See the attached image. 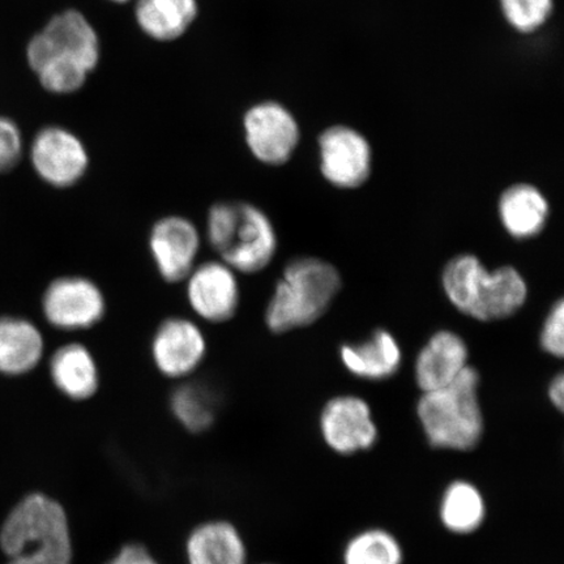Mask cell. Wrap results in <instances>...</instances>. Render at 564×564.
I'll return each mask as SVG.
<instances>
[{
  "instance_id": "obj_29",
  "label": "cell",
  "mask_w": 564,
  "mask_h": 564,
  "mask_svg": "<svg viewBox=\"0 0 564 564\" xmlns=\"http://www.w3.org/2000/svg\"><path fill=\"white\" fill-rule=\"evenodd\" d=\"M549 399L555 409L563 412L564 408V377L563 373H558L549 386Z\"/></svg>"
},
{
  "instance_id": "obj_1",
  "label": "cell",
  "mask_w": 564,
  "mask_h": 564,
  "mask_svg": "<svg viewBox=\"0 0 564 564\" xmlns=\"http://www.w3.org/2000/svg\"><path fill=\"white\" fill-rule=\"evenodd\" d=\"M26 61L47 91L74 94L100 61V40L83 13L68 10L33 35L26 46Z\"/></svg>"
},
{
  "instance_id": "obj_10",
  "label": "cell",
  "mask_w": 564,
  "mask_h": 564,
  "mask_svg": "<svg viewBox=\"0 0 564 564\" xmlns=\"http://www.w3.org/2000/svg\"><path fill=\"white\" fill-rule=\"evenodd\" d=\"M202 236L189 218L167 215L154 221L148 235V250L159 276L167 284L187 279L197 265Z\"/></svg>"
},
{
  "instance_id": "obj_13",
  "label": "cell",
  "mask_w": 564,
  "mask_h": 564,
  "mask_svg": "<svg viewBox=\"0 0 564 564\" xmlns=\"http://www.w3.org/2000/svg\"><path fill=\"white\" fill-rule=\"evenodd\" d=\"M243 127L247 147L253 158L267 165L285 164L299 144V126L279 104L253 106L246 112Z\"/></svg>"
},
{
  "instance_id": "obj_23",
  "label": "cell",
  "mask_w": 564,
  "mask_h": 564,
  "mask_svg": "<svg viewBox=\"0 0 564 564\" xmlns=\"http://www.w3.org/2000/svg\"><path fill=\"white\" fill-rule=\"evenodd\" d=\"M169 409L182 429L203 434L214 426L218 413V398L203 383L185 382L175 388L169 399Z\"/></svg>"
},
{
  "instance_id": "obj_4",
  "label": "cell",
  "mask_w": 564,
  "mask_h": 564,
  "mask_svg": "<svg viewBox=\"0 0 564 564\" xmlns=\"http://www.w3.org/2000/svg\"><path fill=\"white\" fill-rule=\"evenodd\" d=\"M206 237L218 260L238 274L262 272L278 250L271 218L249 202L215 203L208 209Z\"/></svg>"
},
{
  "instance_id": "obj_6",
  "label": "cell",
  "mask_w": 564,
  "mask_h": 564,
  "mask_svg": "<svg viewBox=\"0 0 564 564\" xmlns=\"http://www.w3.org/2000/svg\"><path fill=\"white\" fill-rule=\"evenodd\" d=\"M340 288L341 278L333 264L316 258L292 260L268 302V329L285 334L310 326L327 312Z\"/></svg>"
},
{
  "instance_id": "obj_18",
  "label": "cell",
  "mask_w": 564,
  "mask_h": 564,
  "mask_svg": "<svg viewBox=\"0 0 564 564\" xmlns=\"http://www.w3.org/2000/svg\"><path fill=\"white\" fill-rule=\"evenodd\" d=\"M468 365V348L463 338L449 330L435 334L415 362V380L422 392L440 390L453 383Z\"/></svg>"
},
{
  "instance_id": "obj_17",
  "label": "cell",
  "mask_w": 564,
  "mask_h": 564,
  "mask_svg": "<svg viewBox=\"0 0 564 564\" xmlns=\"http://www.w3.org/2000/svg\"><path fill=\"white\" fill-rule=\"evenodd\" d=\"M45 350V337L37 324L23 316H0V376H28L39 368Z\"/></svg>"
},
{
  "instance_id": "obj_28",
  "label": "cell",
  "mask_w": 564,
  "mask_h": 564,
  "mask_svg": "<svg viewBox=\"0 0 564 564\" xmlns=\"http://www.w3.org/2000/svg\"><path fill=\"white\" fill-rule=\"evenodd\" d=\"M104 564H161V562L144 544L127 542Z\"/></svg>"
},
{
  "instance_id": "obj_12",
  "label": "cell",
  "mask_w": 564,
  "mask_h": 564,
  "mask_svg": "<svg viewBox=\"0 0 564 564\" xmlns=\"http://www.w3.org/2000/svg\"><path fill=\"white\" fill-rule=\"evenodd\" d=\"M183 282L188 306L202 321L223 324L238 314L242 299L238 273L221 260L197 263Z\"/></svg>"
},
{
  "instance_id": "obj_15",
  "label": "cell",
  "mask_w": 564,
  "mask_h": 564,
  "mask_svg": "<svg viewBox=\"0 0 564 564\" xmlns=\"http://www.w3.org/2000/svg\"><path fill=\"white\" fill-rule=\"evenodd\" d=\"M183 553L186 564H250L242 532L225 519L196 524L187 534Z\"/></svg>"
},
{
  "instance_id": "obj_3",
  "label": "cell",
  "mask_w": 564,
  "mask_h": 564,
  "mask_svg": "<svg viewBox=\"0 0 564 564\" xmlns=\"http://www.w3.org/2000/svg\"><path fill=\"white\" fill-rule=\"evenodd\" d=\"M479 373L467 366L453 383L422 392L417 415L430 447L470 453L481 444L485 419L478 398Z\"/></svg>"
},
{
  "instance_id": "obj_9",
  "label": "cell",
  "mask_w": 564,
  "mask_h": 564,
  "mask_svg": "<svg viewBox=\"0 0 564 564\" xmlns=\"http://www.w3.org/2000/svg\"><path fill=\"white\" fill-rule=\"evenodd\" d=\"M208 352L206 334L196 322L169 316L152 336L151 358L162 377L185 380L200 368Z\"/></svg>"
},
{
  "instance_id": "obj_7",
  "label": "cell",
  "mask_w": 564,
  "mask_h": 564,
  "mask_svg": "<svg viewBox=\"0 0 564 564\" xmlns=\"http://www.w3.org/2000/svg\"><path fill=\"white\" fill-rule=\"evenodd\" d=\"M41 312L48 326L62 333H82L105 319L108 300L96 281L66 274L48 282L42 293Z\"/></svg>"
},
{
  "instance_id": "obj_16",
  "label": "cell",
  "mask_w": 564,
  "mask_h": 564,
  "mask_svg": "<svg viewBox=\"0 0 564 564\" xmlns=\"http://www.w3.org/2000/svg\"><path fill=\"white\" fill-rule=\"evenodd\" d=\"M48 377L63 398L75 403L94 399L101 387L97 359L86 344L62 345L48 359Z\"/></svg>"
},
{
  "instance_id": "obj_8",
  "label": "cell",
  "mask_w": 564,
  "mask_h": 564,
  "mask_svg": "<svg viewBox=\"0 0 564 564\" xmlns=\"http://www.w3.org/2000/svg\"><path fill=\"white\" fill-rule=\"evenodd\" d=\"M30 158L39 178L59 189L76 186L89 167L86 145L74 132L58 126H48L35 133Z\"/></svg>"
},
{
  "instance_id": "obj_24",
  "label": "cell",
  "mask_w": 564,
  "mask_h": 564,
  "mask_svg": "<svg viewBox=\"0 0 564 564\" xmlns=\"http://www.w3.org/2000/svg\"><path fill=\"white\" fill-rule=\"evenodd\" d=\"M405 552L397 534L382 527H369L345 542L341 564H404Z\"/></svg>"
},
{
  "instance_id": "obj_30",
  "label": "cell",
  "mask_w": 564,
  "mask_h": 564,
  "mask_svg": "<svg viewBox=\"0 0 564 564\" xmlns=\"http://www.w3.org/2000/svg\"><path fill=\"white\" fill-rule=\"evenodd\" d=\"M112 2L124 3V2H129V0H112Z\"/></svg>"
},
{
  "instance_id": "obj_20",
  "label": "cell",
  "mask_w": 564,
  "mask_h": 564,
  "mask_svg": "<svg viewBox=\"0 0 564 564\" xmlns=\"http://www.w3.org/2000/svg\"><path fill=\"white\" fill-rule=\"evenodd\" d=\"M499 215L503 227L518 239L533 238L545 228L549 204L531 185H514L500 196Z\"/></svg>"
},
{
  "instance_id": "obj_14",
  "label": "cell",
  "mask_w": 564,
  "mask_h": 564,
  "mask_svg": "<svg viewBox=\"0 0 564 564\" xmlns=\"http://www.w3.org/2000/svg\"><path fill=\"white\" fill-rule=\"evenodd\" d=\"M322 173L333 185L356 188L370 175L368 141L347 127H333L319 139Z\"/></svg>"
},
{
  "instance_id": "obj_31",
  "label": "cell",
  "mask_w": 564,
  "mask_h": 564,
  "mask_svg": "<svg viewBox=\"0 0 564 564\" xmlns=\"http://www.w3.org/2000/svg\"><path fill=\"white\" fill-rule=\"evenodd\" d=\"M257 564H276V563L264 562V563H257Z\"/></svg>"
},
{
  "instance_id": "obj_5",
  "label": "cell",
  "mask_w": 564,
  "mask_h": 564,
  "mask_svg": "<svg viewBox=\"0 0 564 564\" xmlns=\"http://www.w3.org/2000/svg\"><path fill=\"white\" fill-rule=\"evenodd\" d=\"M443 288L453 305L477 321H500L524 306L528 288L512 267L489 272L474 256L449 260L443 271Z\"/></svg>"
},
{
  "instance_id": "obj_19",
  "label": "cell",
  "mask_w": 564,
  "mask_h": 564,
  "mask_svg": "<svg viewBox=\"0 0 564 564\" xmlns=\"http://www.w3.org/2000/svg\"><path fill=\"white\" fill-rule=\"evenodd\" d=\"M441 525L451 534L471 535L488 519V503L481 489L469 479L457 478L443 489L438 505Z\"/></svg>"
},
{
  "instance_id": "obj_11",
  "label": "cell",
  "mask_w": 564,
  "mask_h": 564,
  "mask_svg": "<svg viewBox=\"0 0 564 564\" xmlns=\"http://www.w3.org/2000/svg\"><path fill=\"white\" fill-rule=\"evenodd\" d=\"M319 432L324 444L343 457L368 453L379 441L370 405L358 397L330 399L322 409Z\"/></svg>"
},
{
  "instance_id": "obj_2",
  "label": "cell",
  "mask_w": 564,
  "mask_h": 564,
  "mask_svg": "<svg viewBox=\"0 0 564 564\" xmlns=\"http://www.w3.org/2000/svg\"><path fill=\"white\" fill-rule=\"evenodd\" d=\"M6 564H74L75 545L68 513L48 494H26L0 527Z\"/></svg>"
},
{
  "instance_id": "obj_26",
  "label": "cell",
  "mask_w": 564,
  "mask_h": 564,
  "mask_svg": "<svg viewBox=\"0 0 564 564\" xmlns=\"http://www.w3.org/2000/svg\"><path fill=\"white\" fill-rule=\"evenodd\" d=\"M24 154V140L11 118L0 116V174L10 173Z\"/></svg>"
},
{
  "instance_id": "obj_25",
  "label": "cell",
  "mask_w": 564,
  "mask_h": 564,
  "mask_svg": "<svg viewBox=\"0 0 564 564\" xmlns=\"http://www.w3.org/2000/svg\"><path fill=\"white\" fill-rule=\"evenodd\" d=\"M507 20L520 32H533L545 23L552 0H500Z\"/></svg>"
},
{
  "instance_id": "obj_21",
  "label": "cell",
  "mask_w": 564,
  "mask_h": 564,
  "mask_svg": "<svg viewBox=\"0 0 564 564\" xmlns=\"http://www.w3.org/2000/svg\"><path fill=\"white\" fill-rule=\"evenodd\" d=\"M341 359L356 377L382 380L398 372L401 351L397 340L387 330L378 329L369 341L359 345H344Z\"/></svg>"
},
{
  "instance_id": "obj_22",
  "label": "cell",
  "mask_w": 564,
  "mask_h": 564,
  "mask_svg": "<svg viewBox=\"0 0 564 564\" xmlns=\"http://www.w3.org/2000/svg\"><path fill=\"white\" fill-rule=\"evenodd\" d=\"M141 31L158 41L185 34L197 17L196 0H139L135 10Z\"/></svg>"
},
{
  "instance_id": "obj_27",
  "label": "cell",
  "mask_w": 564,
  "mask_h": 564,
  "mask_svg": "<svg viewBox=\"0 0 564 564\" xmlns=\"http://www.w3.org/2000/svg\"><path fill=\"white\" fill-rule=\"evenodd\" d=\"M541 345L549 355L562 358L564 355V302L555 303L546 317L541 334Z\"/></svg>"
}]
</instances>
